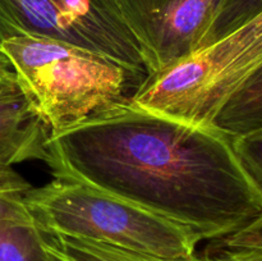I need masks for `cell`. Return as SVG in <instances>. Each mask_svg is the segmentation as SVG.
Wrapping results in <instances>:
<instances>
[{
  "label": "cell",
  "mask_w": 262,
  "mask_h": 261,
  "mask_svg": "<svg viewBox=\"0 0 262 261\" xmlns=\"http://www.w3.org/2000/svg\"><path fill=\"white\" fill-rule=\"evenodd\" d=\"M46 234L33 220L0 223V261H56L45 247Z\"/></svg>",
  "instance_id": "10"
},
{
  "label": "cell",
  "mask_w": 262,
  "mask_h": 261,
  "mask_svg": "<svg viewBox=\"0 0 262 261\" xmlns=\"http://www.w3.org/2000/svg\"><path fill=\"white\" fill-rule=\"evenodd\" d=\"M148 76L197 49L217 0H115Z\"/></svg>",
  "instance_id": "6"
},
{
  "label": "cell",
  "mask_w": 262,
  "mask_h": 261,
  "mask_svg": "<svg viewBox=\"0 0 262 261\" xmlns=\"http://www.w3.org/2000/svg\"><path fill=\"white\" fill-rule=\"evenodd\" d=\"M212 124L232 137L262 128V64L225 100Z\"/></svg>",
  "instance_id": "8"
},
{
  "label": "cell",
  "mask_w": 262,
  "mask_h": 261,
  "mask_svg": "<svg viewBox=\"0 0 262 261\" xmlns=\"http://www.w3.org/2000/svg\"><path fill=\"white\" fill-rule=\"evenodd\" d=\"M45 247L56 261H196V255L189 258L163 257L67 235L46 234Z\"/></svg>",
  "instance_id": "9"
},
{
  "label": "cell",
  "mask_w": 262,
  "mask_h": 261,
  "mask_svg": "<svg viewBox=\"0 0 262 261\" xmlns=\"http://www.w3.org/2000/svg\"><path fill=\"white\" fill-rule=\"evenodd\" d=\"M15 81H17L15 74L13 72L12 67H10L9 61L0 53V90L14 83Z\"/></svg>",
  "instance_id": "17"
},
{
  "label": "cell",
  "mask_w": 262,
  "mask_h": 261,
  "mask_svg": "<svg viewBox=\"0 0 262 261\" xmlns=\"http://www.w3.org/2000/svg\"><path fill=\"white\" fill-rule=\"evenodd\" d=\"M201 255L196 253V261H262V248L225 246L217 241Z\"/></svg>",
  "instance_id": "13"
},
{
  "label": "cell",
  "mask_w": 262,
  "mask_h": 261,
  "mask_svg": "<svg viewBox=\"0 0 262 261\" xmlns=\"http://www.w3.org/2000/svg\"><path fill=\"white\" fill-rule=\"evenodd\" d=\"M18 36L73 44L147 73L115 0H0V45Z\"/></svg>",
  "instance_id": "5"
},
{
  "label": "cell",
  "mask_w": 262,
  "mask_h": 261,
  "mask_svg": "<svg viewBox=\"0 0 262 261\" xmlns=\"http://www.w3.org/2000/svg\"><path fill=\"white\" fill-rule=\"evenodd\" d=\"M232 140L241 165L262 192V128L233 136Z\"/></svg>",
  "instance_id": "12"
},
{
  "label": "cell",
  "mask_w": 262,
  "mask_h": 261,
  "mask_svg": "<svg viewBox=\"0 0 262 261\" xmlns=\"http://www.w3.org/2000/svg\"><path fill=\"white\" fill-rule=\"evenodd\" d=\"M262 64V12L211 45L147 76L132 104L210 125L225 100Z\"/></svg>",
  "instance_id": "4"
},
{
  "label": "cell",
  "mask_w": 262,
  "mask_h": 261,
  "mask_svg": "<svg viewBox=\"0 0 262 261\" xmlns=\"http://www.w3.org/2000/svg\"><path fill=\"white\" fill-rule=\"evenodd\" d=\"M50 132L17 81L0 90V165L45 163Z\"/></svg>",
  "instance_id": "7"
},
{
  "label": "cell",
  "mask_w": 262,
  "mask_h": 261,
  "mask_svg": "<svg viewBox=\"0 0 262 261\" xmlns=\"http://www.w3.org/2000/svg\"><path fill=\"white\" fill-rule=\"evenodd\" d=\"M19 192L0 193V223L12 220H33L32 214Z\"/></svg>",
  "instance_id": "14"
},
{
  "label": "cell",
  "mask_w": 262,
  "mask_h": 261,
  "mask_svg": "<svg viewBox=\"0 0 262 261\" xmlns=\"http://www.w3.org/2000/svg\"><path fill=\"white\" fill-rule=\"evenodd\" d=\"M45 234L67 235L171 258H189L202 240L186 225L95 187L54 178L23 194Z\"/></svg>",
  "instance_id": "3"
},
{
  "label": "cell",
  "mask_w": 262,
  "mask_h": 261,
  "mask_svg": "<svg viewBox=\"0 0 262 261\" xmlns=\"http://www.w3.org/2000/svg\"><path fill=\"white\" fill-rule=\"evenodd\" d=\"M261 12L262 0H217L211 20L202 33L196 51L233 32Z\"/></svg>",
  "instance_id": "11"
},
{
  "label": "cell",
  "mask_w": 262,
  "mask_h": 261,
  "mask_svg": "<svg viewBox=\"0 0 262 261\" xmlns=\"http://www.w3.org/2000/svg\"><path fill=\"white\" fill-rule=\"evenodd\" d=\"M54 178L79 182L186 225L229 237L262 214V192L232 136L132 104L115 105L46 141Z\"/></svg>",
  "instance_id": "1"
},
{
  "label": "cell",
  "mask_w": 262,
  "mask_h": 261,
  "mask_svg": "<svg viewBox=\"0 0 262 261\" xmlns=\"http://www.w3.org/2000/svg\"><path fill=\"white\" fill-rule=\"evenodd\" d=\"M18 86L49 132H59L132 101L147 73L86 48L36 36L3 41Z\"/></svg>",
  "instance_id": "2"
},
{
  "label": "cell",
  "mask_w": 262,
  "mask_h": 261,
  "mask_svg": "<svg viewBox=\"0 0 262 261\" xmlns=\"http://www.w3.org/2000/svg\"><path fill=\"white\" fill-rule=\"evenodd\" d=\"M217 242L235 247L262 248V214L229 237L219 240Z\"/></svg>",
  "instance_id": "15"
},
{
  "label": "cell",
  "mask_w": 262,
  "mask_h": 261,
  "mask_svg": "<svg viewBox=\"0 0 262 261\" xmlns=\"http://www.w3.org/2000/svg\"><path fill=\"white\" fill-rule=\"evenodd\" d=\"M32 184L14 170L13 166L0 165V193L19 192L26 193L32 188Z\"/></svg>",
  "instance_id": "16"
}]
</instances>
